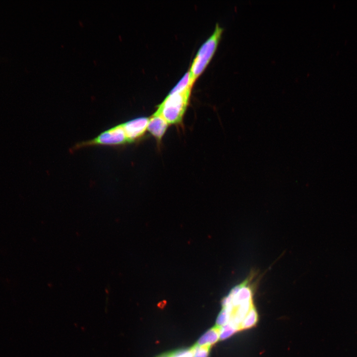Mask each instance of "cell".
I'll use <instances>...</instances> for the list:
<instances>
[{"label": "cell", "mask_w": 357, "mask_h": 357, "mask_svg": "<svg viewBox=\"0 0 357 357\" xmlns=\"http://www.w3.org/2000/svg\"><path fill=\"white\" fill-rule=\"evenodd\" d=\"M191 88L170 94L159 105L155 114L163 117L169 124L180 122L190 96Z\"/></svg>", "instance_id": "cell-1"}, {"label": "cell", "mask_w": 357, "mask_h": 357, "mask_svg": "<svg viewBox=\"0 0 357 357\" xmlns=\"http://www.w3.org/2000/svg\"><path fill=\"white\" fill-rule=\"evenodd\" d=\"M223 32V28L217 24L212 35L198 50L188 71L192 84L211 60L217 48Z\"/></svg>", "instance_id": "cell-2"}, {"label": "cell", "mask_w": 357, "mask_h": 357, "mask_svg": "<svg viewBox=\"0 0 357 357\" xmlns=\"http://www.w3.org/2000/svg\"><path fill=\"white\" fill-rule=\"evenodd\" d=\"M127 143V137L122 124L120 123L103 131L93 139L76 143L70 151L95 146L118 147Z\"/></svg>", "instance_id": "cell-3"}, {"label": "cell", "mask_w": 357, "mask_h": 357, "mask_svg": "<svg viewBox=\"0 0 357 357\" xmlns=\"http://www.w3.org/2000/svg\"><path fill=\"white\" fill-rule=\"evenodd\" d=\"M149 118L139 117L122 123L128 143L140 139L147 129Z\"/></svg>", "instance_id": "cell-4"}, {"label": "cell", "mask_w": 357, "mask_h": 357, "mask_svg": "<svg viewBox=\"0 0 357 357\" xmlns=\"http://www.w3.org/2000/svg\"><path fill=\"white\" fill-rule=\"evenodd\" d=\"M169 123L161 116L154 114L149 119L147 130L158 141L162 139L168 127Z\"/></svg>", "instance_id": "cell-5"}, {"label": "cell", "mask_w": 357, "mask_h": 357, "mask_svg": "<svg viewBox=\"0 0 357 357\" xmlns=\"http://www.w3.org/2000/svg\"><path fill=\"white\" fill-rule=\"evenodd\" d=\"M220 327L215 326L207 331L195 344L198 346H211L220 339Z\"/></svg>", "instance_id": "cell-6"}, {"label": "cell", "mask_w": 357, "mask_h": 357, "mask_svg": "<svg viewBox=\"0 0 357 357\" xmlns=\"http://www.w3.org/2000/svg\"><path fill=\"white\" fill-rule=\"evenodd\" d=\"M258 315L257 312L253 306L240 325V330L246 329L253 326L257 322Z\"/></svg>", "instance_id": "cell-7"}, {"label": "cell", "mask_w": 357, "mask_h": 357, "mask_svg": "<svg viewBox=\"0 0 357 357\" xmlns=\"http://www.w3.org/2000/svg\"><path fill=\"white\" fill-rule=\"evenodd\" d=\"M233 312V309L229 306L224 307L216 320L217 326L221 327L229 323Z\"/></svg>", "instance_id": "cell-8"}, {"label": "cell", "mask_w": 357, "mask_h": 357, "mask_svg": "<svg viewBox=\"0 0 357 357\" xmlns=\"http://www.w3.org/2000/svg\"><path fill=\"white\" fill-rule=\"evenodd\" d=\"M192 85L190 81L189 72H187L171 90L169 93L172 94L184 91L188 88H191Z\"/></svg>", "instance_id": "cell-9"}, {"label": "cell", "mask_w": 357, "mask_h": 357, "mask_svg": "<svg viewBox=\"0 0 357 357\" xmlns=\"http://www.w3.org/2000/svg\"><path fill=\"white\" fill-rule=\"evenodd\" d=\"M238 329L230 323L220 327V340H223L233 335Z\"/></svg>", "instance_id": "cell-10"}, {"label": "cell", "mask_w": 357, "mask_h": 357, "mask_svg": "<svg viewBox=\"0 0 357 357\" xmlns=\"http://www.w3.org/2000/svg\"><path fill=\"white\" fill-rule=\"evenodd\" d=\"M193 347V357H208L211 346H198L195 344Z\"/></svg>", "instance_id": "cell-11"}, {"label": "cell", "mask_w": 357, "mask_h": 357, "mask_svg": "<svg viewBox=\"0 0 357 357\" xmlns=\"http://www.w3.org/2000/svg\"><path fill=\"white\" fill-rule=\"evenodd\" d=\"M193 347L189 349L180 350L167 353V357H193Z\"/></svg>", "instance_id": "cell-12"}, {"label": "cell", "mask_w": 357, "mask_h": 357, "mask_svg": "<svg viewBox=\"0 0 357 357\" xmlns=\"http://www.w3.org/2000/svg\"><path fill=\"white\" fill-rule=\"evenodd\" d=\"M167 357V354H164V355H162L161 356H160V357Z\"/></svg>", "instance_id": "cell-13"}]
</instances>
